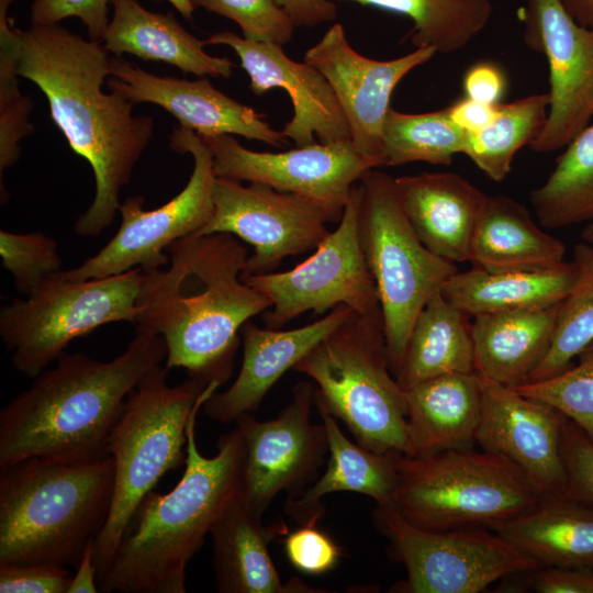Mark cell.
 Wrapping results in <instances>:
<instances>
[{
	"label": "cell",
	"mask_w": 593,
	"mask_h": 593,
	"mask_svg": "<svg viewBox=\"0 0 593 593\" xmlns=\"http://www.w3.org/2000/svg\"><path fill=\"white\" fill-rule=\"evenodd\" d=\"M286 533L283 524L266 525L237 491L214 522L210 535L213 569L220 593H324L299 579L283 583L270 557L269 544Z\"/></svg>",
	"instance_id": "cb8c5ba5"
},
{
	"label": "cell",
	"mask_w": 593,
	"mask_h": 593,
	"mask_svg": "<svg viewBox=\"0 0 593 593\" xmlns=\"http://www.w3.org/2000/svg\"><path fill=\"white\" fill-rule=\"evenodd\" d=\"M114 459L30 458L0 469V564L77 567L112 504Z\"/></svg>",
	"instance_id": "5b68a950"
},
{
	"label": "cell",
	"mask_w": 593,
	"mask_h": 593,
	"mask_svg": "<svg viewBox=\"0 0 593 593\" xmlns=\"http://www.w3.org/2000/svg\"><path fill=\"white\" fill-rule=\"evenodd\" d=\"M577 358L575 366L571 365L551 378L513 389L552 405L593 440V339Z\"/></svg>",
	"instance_id": "f35d334b"
},
{
	"label": "cell",
	"mask_w": 593,
	"mask_h": 593,
	"mask_svg": "<svg viewBox=\"0 0 593 593\" xmlns=\"http://www.w3.org/2000/svg\"><path fill=\"white\" fill-rule=\"evenodd\" d=\"M108 88L134 104L149 102L171 113L183 128L201 137L239 135L282 148L288 137L253 108L215 89L208 79L186 80L147 72L121 57L111 61Z\"/></svg>",
	"instance_id": "44dd1931"
},
{
	"label": "cell",
	"mask_w": 593,
	"mask_h": 593,
	"mask_svg": "<svg viewBox=\"0 0 593 593\" xmlns=\"http://www.w3.org/2000/svg\"><path fill=\"white\" fill-rule=\"evenodd\" d=\"M201 137V136H200ZM217 178L267 184L305 197L339 222L354 186L381 160L360 154L351 141L314 143L280 152H255L230 134L201 137Z\"/></svg>",
	"instance_id": "9a60e30c"
},
{
	"label": "cell",
	"mask_w": 593,
	"mask_h": 593,
	"mask_svg": "<svg viewBox=\"0 0 593 593\" xmlns=\"http://www.w3.org/2000/svg\"><path fill=\"white\" fill-rule=\"evenodd\" d=\"M0 255L15 289L24 296L48 276L63 270L57 242L42 232L13 233L1 230Z\"/></svg>",
	"instance_id": "ab89813d"
},
{
	"label": "cell",
	"mask_w": 593,
	"mask_h": 593,
	"mask_svg": "<svg viewBox=\"0 0 593 593\" xmlns=\"http://www.w3.org/2000/svg\"><path fill=\"white\" fill-rule=\"evenodd\" d=\"M398 473L391 507L427 530L490 529L532 510L542 499L515 463L482 449L401 455Z\"/></svg>",
	"instance_id": "ba28073f"
},
{
	"label": "cell",
	"mask_w": 593,
	"mask_h": 593,
	"mask_svg": "<svg viewBox=\"0 0 593 593\" xmlns=\"http://www.w3.org/2000/svg\"><path fill=\"white\" fill-rule=\"evenodd\" d=\"M214 210L197 235L230 233L254 247L242 279L273 272L289 256L315 249L336 222L318 203L300 194L278 191L267 184L217 178Z\"/></svg>",
	"instance_id": "5bb4252c"
},
{
	"label": "cell",
	"mask_w": 593,
	"mask_h": 593,
	"mask_svg": "<svg viewBox=\"0 0 593 593\" xmlns=\"http://www.w3.org/2000/svg\"><path fill=\"white\" fill-rule=\"evenodd\" d=\"M169 146L179 154H191L194 166L186 187L167 203L154 210L143 208L142 195L128 197L119 206L121 225L114 236L93 256L76 268L60 270L69 280L120 275L135 268L152 270L169 264L167 248L175 242L197 235L210 221L216 176L212 153L193 131L178 127Z\"/></svg>",
	"instance_id": "7c38bea8"
},
{
	"label": "cell",
	"mask_w": 593,
	"mask_h": 593,
	"mask_svg": "<svg viewBox=\"0 0 593 593\" xmlns=\"http://www.w3.org/2000/svg\"><path fill=\"white\" fill-rule=\"evenodd\" d=\"M221 384H208L187 425L186 469L166 494L150 491L141 502L111 566L98 579L105 593H184L188 562L228 500L238 491L244 440L235 425L204 457L195 441L199 410Z\"/></svg>",
	"instance_id": "277c9868"
},
{
	"label": "cell",
	"mask_w": 593,
	"mask_h": 593,
	"mask_svg": "<svg viewBox=\"0 0 593 593\" xmlns=\"http://www.w3.org/2000/svg\"><path fill=\"white\" fill-rule=\"evenodd\" d=\"M18 46L19 76L43 91L70 148L91 166L94 198L74 232L98 236L119 210L121 189L153 136L154 120L133 115L134 103L120 92L102 91L112 61L102 42L87 41L58 23H32L18 30Z\"/></svg>",
	"instance_id": "6da1fadb"
},
{
	"label": "cell",
	"mask_w": 593,
	"mask_h": 593,
	"mask_svg": "<svg viewBox=\"0 0 593 593\" xmlns=\"http://www.w3.org/2000/svg\"><path fill=\"white\" fill-rule=\"evenodd\" d=\"M169 1L179 12L180 14L188 20L192 19V14L194 11V5L192 3V0H167Z\"/></svg>",
	"instance_id": "f5cc1de1"
},
{
	"label": "cell",
	"mask_w": 593,
	"mask_h": 593,
	"mask_svg": "<svg viewBox=\"0 0 593 593\" xmlns=\"http://www.w3.org/2000/svg\"><path fill=\"white\" fill-rule=\"evenodd\" d=\"M466 97L488 104H497L505 90V79L501 70L486 63L472 66L465 75Z\"/></svg>",
	"instance_id": "7dc6e473"
},
{
	"label": "cell",
	"mask_w": 593,
	"mask_h": 593,
	"mask_svg": "<svg viewBox=\"0 0 593 593\" xmlns=\"http://www.w3.org/2000/svg\"><path fill=\"white\" fill-rule=\"evenodd\" d=\"M575 275L573 261L530 272H490L472 267L449 277L440 292L449 303L472 317L535 310L560 303Z\"/></svg>",
	"instance_id": "4dcf8cb0"
},
{
	"label": "cell",
	"mask_w": 593,
	"mask_h": 593,
	"mask_svg": "<svg viewBox=\"0 0 593 593\" xmlns=\"http://www.w3.org/2000/svg\"><path fill=\"white\" fill-rule=\"evenodd\" d=\"M572 261L577 275L570 291L559 303L551 346L528 382L562 372L593 339V244L584 240L575 244Z\"/></svg>",
	"instance_id": "8d00e7d4"
},
{
	"label": "cell",
	"mask_w": 593,
	"mask_h": 593,
	"mask_svg": "<svg viewBox=\"0 0 593 593\" xmlns=\"http://www.w3.org/2000/svg\"><path fill=\"white\" fill-rule=\"evenodd\" d=\"M145 270L69 280L56 272L22 299L0 309V337L13 367L35 378L76 338L98 327L136 323Z\"/></svg>",
	"instance_id": "30bf717a"
},
{
	"label": "cell",
	"mask_w": 593,
	"mask_h": 593,
	"mask_svg": "<svg viewBox=\"0 0 593 593\" xmlns=\"http://www.w3.org/2000/svg\"><path fill=\"white\" fill-rule=\"evenodd\" d=\"M93 542L87 546L79 564L76 567V573L67 593H96L99 591L97 569L93 563Z\"/></svg>",
	"instance_id": "f907efd6"
},
{
	"label": "cell",
	"mask_w": 593,
	"mask_h": 593,
	"mask_svg": "<svg viewBox=\"0 0 593 593\" xmlns=\"http://www.w3.org/2000/svg\"><path fill=\"white\" fill-rule=\"evenodd\" d=\"M467 133L449 118L448 109L427 113H403L389 109L382 128L384 166L424 161L450 165L462 154Z\"/></svg>",
	"instance_id": "d590c367"
},
{
	"label": "cell",
	"mask_w": 593,
	"mask_h": 593,
	"mask_svg": "<svg viewBox=\"0 0 593 593\" xmlns=\"http://www.w3.org/2000/svg\"><path fill=\"white\" fill-rule=\"evenodd\" d=\"M316 384L314 396L377 452L412 456L405 391L390 370L382 314L353 312L293 368Z\"/></svg>",
	"instance_id": "52a82bcc"
},
{
	"label": "cell",
	"mask_w": 593,
	"mask_h": 593,
	"mask_svg": "<svg viewBox=\"0 0 593 593\" xmlns=\"http://www.w3.org/2000/svg\"><path fill=\"white\" fill-rule=\"evenodd\" d=\"M581 237L584 242L593 244V221L583 228Z\"/></svg>",
	"instance_id": "db71d44e"
},
{
	"label": "cell",
	"mask_w": 593,
	"mask_h": 593,
	"mask_svg": "<svg viewBox=\"0 0 593 593\" xmlns=\"http://www.w3.org/2000/svg\"><path fill=\"white\" fill-rule=\"evenodd\" d=\"M481 379V416L475 444L515 463L542 496L563 495L561 457L564 414L552 405Z\"/></svg>",
	"instance_id": "d6986e66"
},
{
	"label": "cell",
	"mask_w": 593,
	"mask_h": 593,
	"mask_svg": "<svg viewBox=\"0 0 593 593\" xmlns=\"http://www.w3.org/2000/svg\"><path fill=\"white\" fill-rule=\"evenodd\" d=\"M167 269L145 270L135 325L163 336L165 368L206 383L228 380L238 332L270 300L242 280L247 247L230 233L192 235L167 248Z\"/></svg>",
	"instance_id": "7a4b0ae2"
},
{
	"label": "cell",
	"mask_w": 593,
	"mask_h": 593,
	"mask_svg": "<svg viewBox=\"0 0 593 593\" xmlns=\"http://www.w3.org/2000/svg\"><path fill=\"white\" fill-rule=\"evenodd\" d=\"M166 356L163 336L139 326L112 360L63 353L1 409L0 469L30 458L80 462L109 456L126 399Z\"/></svg>",
	"instance_id": "3957f363"
},
{
	"label": "cell",
	"mask_w": 593,
	"mask_h": 593,
	"mask_svg": "<svg viewBox=\"0 0 593 593\" xmlns=\"http://www.w3.org/2000/svg\"><path fill=\"white\" fill-rule=\"evenodd\" d=\"M403 210L421 242L450 261H470L471 243L486 195L454 172L395 178Z\"/></svg>",
	"instance_id": "603a6c76"
},
{
	"label": "cell",
	"mask_w": 593,
	"mask_h": 593,
	"mask_svg": "<svg viewBox=\"0 0 593 593\" xmlns=\"http://www.w3.org/2000/svg\"><path fill=\"white\" fill-rule=\"evenodd\" d=\"M295 27H313L336 19L337 7L333 0H275Z\"/></svg>",
	"instance_id": "c3c4849f"
},
{
	"label": "cell",
	"mask_w": 593,
	"mask_h": 593,
	"mask_svg": "<svg viewBox=\"0 0 593 593\" xmlns=\"http://www.w3.org/2000/svg\"><path fill=\"white\" fill-rule=\"evenodd\" d=\"M481 398L477 372L445 373L405 390L412 456L473 448Z\"/></svg>",
	"instance_id": "d4e9b609"
},
{
	"label": "cell",
	"mask_w": 593,
	"mask_h": 593,
	"mask_svg": "<svg viewBox=\"0 0 593 593\" xmlns=\"http://www.w3.org/2000/svg\"><path fill=\"white\" fill-rule=\"evenodd\" d=\"M522 579L537 593H593V568L541 567L523 572Z\"/></svg>",
	"instance_id": "bcb514c9"
},
{
	"label": "cell",
	"mask_w": 593,
	"mask_h": 593,
	"mask_svg": "<svg viewBox=\"0 0 593 593\" xmlns=\"http://www.w3.org/2000/svg\"><path fill=\"white\" fill-rule=\"evenodd\" d=\"M12 0H0V174L20 156V141L33 132L32 100L19 90L18 29L8 18Z\"/></svg>",
	"instance_id": "74e56055"
},
{
	"label": "cell",
	"mask_w": 593,
	"mask_h": 593,
	"mask_svg": "<svg viewBox=\"0 0 593 593\" xmlns=\"http://www.w3.org/2000/svg\"><path fill=\"white\" fill-rule=\"evenodd\" d=\"M566 471L564 496L593 507V440L567 418L561 436Z\"/></svg>",
	"instance_id": "b9f144b4"
},
{
	"label": "cell",
	"mask_w": 593,
	"mask_h": 593,
	"mask_svg": "<svg viewBox=\"0 0 593 593\" xmlns=\"http://www.w3.org/2000/svg\"><path fill=\"white\" fill-rule=\"evenodd\" d=\"M355 2L410 18L416 47L451 53L468 45L492 16L490 0H333Z\"/></svg>",
	"instance_id": "836d02e7"
},
{
	"label": "cell",
	"mask_w": 593,
	"mask_h": 593,
	"mask_svg": "<svg viewBox=\"0 0 593 593\" xmlns=\"http://www.w3.org/2000/svg\"><path fill=\"white\" fill-rule=\"evenodd\" d=\"M354 311L337 305L322 318L305 326L280 331L260 328L246 322L243 337V361L235 381L223 392H214L202 405L213 421L230 424L253 413L267 392L289 369L302 360Z\"/></svg>",
	"instance_id": "7402d4cb"
},
{
	"label": "cell",
	"mask_w": 593,
	"mask_h": 593,
	"mask_svg": "<svg viewBox=\"0 0 593 593\" xmlns=\"http://www.w3.org/2000/svg\"><path fill=\"white\" fill-rule=\"evenodd\" d=\"M529 199L546 228L593 221V122L564 147L549 177L530 191Z\"/></svg>",
	"instance_id": "d6a6232c"
},
{
	"label": "cell",
	"mask_w": 593,
	"mask_h": 593,
	"mask_svg": "<svg viewBox=\"0 0 593 593\" xmlns=\"http://www.w3.org/2000/svg\"><path fill=\"white\" fill-rule=\"evenodd\" d=\"M469 317L440 291L427 301L413 324L395 376L404 391L440 374L475 372Z\"/></svg>",
	"instance_id": "1f68e13d"
},
{
	"label": "cell",
	"mask_w": 593,
	"mask_h": 593,
	"mask_svg": "<svg viewBox=\"0 0 593 593\" xmlns=\"http://www.w3.org/2000/svg\"><path fill=\"white\" fill-rule=\"evenodd\" d=\"M112 4L113 18L101 42L114 56L126 53L143 60L164 61L197 76L232 75L235 64L206 54L205 41L190 34L172 12H150L136 0H114Z\"/></svg>",
	"instance_id": "83f0119b"
},
{
	"label": "cell",
	"mask_w": 593,
	"mask_h": 593,
	"mask_svg": "<svg viewBox=\"0 0 593 593\" xmlns=\"http://www.w3.org/2000/svg\"><path fill=\"white\" fill-rule=\"evenodd\" d=\"M560 2L577 22L593 29V0H560Z\"/></svg>",
	"instance_id": "816d5d0a"
},
{
	"label": "cell",
	"mask_w": 593,
	"mask_h": 593,
	"mask_svg": "<svg viewBox=\"0 0 593 593\" xmlns=\"http://www.w3.org/2000/svg\"><path fill=\"white\" fill-rule=\"evenodd\" d=\"M490 529L541 567L593 568V507L564 495L542 496L532 510Z\"/></svg>",
	"instance_id": "f546056e"
},
{
	"label": "cell",
	"mask_w": 593,
	"mask_h": 593,
	"mask_svg": "<svg viewBox=\"0 0 593 593\" xmlns=\"http://www.w3.org/2000/svg\"><path fill=\"white\" fill-rule=\"evenodd\" d=\"M167 373L160 363L142 378L110 435L114 485L108 521L93 542L97 581L111 566L143 499L186 461L188 421L209 383L189 378L171 387Z\"/></svg>",
	"instance_id": "8992f818"
},
{
	"label": "cell",
	"mask_w": 593,
	"mask_h": 593,
	"mask_svg": "<svg viewBox=\"0 0 593 593\" xmlns=\"http://www.w3.org/2000/svg\"><path fill=\"white\" fill-rule=\"evenodd\" d=\"M314 404L325 426L329 459L326 470L300 495L287 501L286 511L301 525L323 515L320 501L334 492H356L391 506L398 484L400 454L377 452L349 440L337 418L314 396Z\"/></svg>",
	"instance_id": "484cf974"
},
{
	"label": "cell",
	"mask_w": 593,
	"mask_h": 593,
	"mask_svg": "<svg viewBox=\"0 0 593 593\" xmlns=\"http://www.w3.org/2000/svg\"><path fill=\"white\" fill-rule=\"evenodd\" d=\"M497 104H488L465 97L447 109L451 121L469 134L483 128L493 120Z\"/></svg>",
	"instance_id": "681fc988"
},
{
	"label": "cell",
	"mask_w": 593,
	"mask_h": 593,
	"mask_svg": "<svg viewBox=\"0 0 593 593\" xmlns=\"http://www.w3.org/2000/svg\"><path fill=\"white\" fill-rule=\"evenodd\" d=\"M549 107V94H530L499 103L493 120L483 128L467 134L466 155L488 178L503 181L515 154L541 131Z\"/></svg>",
	"instance_id": "e575fe53"
},
{
	"label": "cell",
	"mask_w": 593,
	"mask_h": 593,
	"mask_svg": "<svg viewBox=\"0 0 593 593\" xmlns=\"http://www.w3.org/2000/svg\"><path fill=\"white\" fill-rule=\"evenodd\" d=\"M314 392L312 383L300 381L277 417L258 421L246 413L235 422L244 440L238 491L260 515L282 491L289 492L288 500L300 495L328 452L324 424L310 419Z\"/></svg>",
	"instance_id": "2e32d148"
},
{
	"label": "cell",
	"mask_w": 593,
	"mask_h": 593,
	"mask_svg": "<svg viewBox=\"0 0 593 593\" xmlns=\"http://www.w3.org/2000/svg\"><path fill=\"white\" fill-rule=\"evenodd\" d=\"M566 246L541 230L528 210L505 194L486 195L470 261L490 272L544 271L564 262Z\"/></svg>",
	"instance_id": "f1b7e54d"
},
{
	"label": "cell",
	"mask_w": 593,
	"mask_h": 593,
	"mask_svg": "<svg viewBox=\"0 0 593 593\" xmlns=\"http://www.w3.org/2000/svg\"><path fill=\"white\" fill-rule=\"evenodd\" d=\"M358 187V234L377 287L389 367L395 377L417 315L458 268L421 242L403 210L395 178L373 168Z\"/></svg>",
	"instance_id": "9c48e42d"
},
{
	"label": "cell",
	"mask_w": 593,
	"mask_h": 593,
	"mask_svg": "<svg viewBox=\"0 0 593 593\" xmlns=\"http://www.w3.org/2000/svg\"><path fill=\"white\" fill-rule=\"evenodd\" d=\"M203 8L233 20L243 37L283 46L292 40L295 26L275 0H192Z\"/></svg>",
	"instance_id": "60d3db41"
},
{
	"label": "cell",
	"mask_w": 593,
	"mask_h": 593,
	"mask_svg": "<svg viewBox=\"0 0 593 593\" xmlns=\"http://www.w3.org/2000/svg\"><path fill=\"white\" fill-rule=\"evenodd\" d=\"M435 54L432 47H418L395 59H371L357 53L348 43L343 25L334 23L304 53V61L315 67L333 88L355 148L384 166L382 128L392 92L412 69Z\"/></svg>",
	"instance_id": "ac0fdd59"
},
{
	"label": "cell",
	"mask_w": 593,
	"mask_h": 593,
	"mask_svg": "<svg viewBox=\"0 0 593 593\" xmlns=\"http://www.w3.org/2000/svg\"><path fill=\"white\" fill-rule=\"evenodd\" d=\"M359 202L357 182L338 226L296 267L242 279L271 302L262 315L265 327L280 329L304 312L324 314L340 304L360 315L381 313L358 234Z\"/></svg>",
	"instance_id": "4fadbf2b"
},
{
	"label": "cell",
	"mask_w": 593,
	"mask_h": 593,
	"mask_svg": "<svg viewBox=\"0 0 593 593\" xmlns=\"http://www.w3.org/2000/svg\"><path fill=\"white\" fill-rule=\"evenodd\" d=\"M310 521L284 539V550L290 563L306 574H322L338 563L340 547Z\"/></svg>",
	"instance_id": "7bdbcfd3"
},
{
	"label": "cell",
	"mask_w": 593,
	"mask_h": 593,
	"mask_svg": "<svg viewBox=\"0 0 593 593\" xmlns=\"http://www.w3.org/2000/svg\"><path fill=\"white\" fill-rule=\"evenodd\" d=\"M72 575L53 563L0 564L1 593H67Z\"/></svg>",
	"instance_id": "ee69618b"
},
{
	"label": "cell",
	"mask_w": 593,
	"mask_h": 593,
	"mask_svg": "<svg viewBox=\"0 0 593 593\" xmlns=\"http://www.w3.org/2000/svg\"><path fill=\"white\" fill-rule=\"evenodd\" d=\"M524 42L549 68L545 124L529 144L537 153L564 148L593 120V29L577 22L560 0H527Z\"/></svg>",
	"instance_id": "e0dca14e"
},
{
	"label": "cell",
	"mask_w": 593,
	"mask_h": 593,
	"mask_svg": "<svg viewBox=\"0 0 593 593\" xmlns=\"http://www.w3.org/2000/svg\"><path fill=\"white\" fill-rule=\"evenodd\" d=\"M205 43L226 45L237 54L253 93L260 96L273 88L287 91L293 115L282 133L296 146L317 143L316 138L324 144L351 141L338 99L315 67L292 60L281 45L246 40L226 30L214 33Z\"/></svg>",
	"instance_id": "ffe728a7"
},
{
	"label": "cell",
	"mask_w": 593,
	"mask_h": 593,
	"mask_svg": "<svg viewBox=\"0 0 593 593\" xmlns=\"http://www.w3.org/2000/svg\"><path fill=\"white\" fill-rule=\"evenodd\" d=\"M389 540V556L406 570L394 593H479L511 574L541 568L528 555L485 527L444 532L416 527L387 505L372 512Z\"/></svg>",
	"instance_id": "8fae6325"
},
{
	"label": "cell",
	"mask_w": 593,
	"mask_h": 593,
	"mask_svg": "<svg viewBox=\"0 0 593 593\" xmlns=\"http://www.w3.org/2000/svg\"><path fill=\"white\" fill-rule=\"evenodd\" d=\"M114 0H34L31 4L32 23H58L77 16L88 29L89 40L101 42L108 29V3Z\"/></svg>",
	"instance_id": "f6af8a7d"
},
{
	"label": "cell",
	"mask_w": 593,
	"mask_h": 593,
	"mask_svg": "<svg viewBox=\"0 0 593 593\" xmlns=\"http://www.w3.org/2000/svg\"><path fill=\"white\" fill-rule=\"evenodd\" d=\"M558 307L559 303L474 316L471 335L475 372L508 388L527 383L551 346Z\"/></svg>",
	"instance_id": "4316f807"
}]
</instances>
